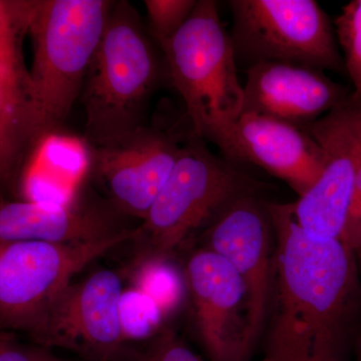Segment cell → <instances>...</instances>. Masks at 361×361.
Segmentation results:
<instances>
[{
    "label": "cell",
    "instance_id": "obj_20",
    "mask_svg": "<svg viewBox=\"0 0 361 361\" xmlns=\"http://www.w3.org/2000/svg\"><path fill=\"white\" fill-rule=\"evenodd\" d=\"M198 0H145L149 35L159 47L168 42L186 23Z\"/></svg>",
    "mask_w": 361,
    "mask_h": 361
},
{
    "label": "cell",
    "instance_id": "obj_9",
    "mask_svg": "<svg viewBox=\"0 0 361 361\" xmlns=\"http://www.w3.org/2000/svg\"><path fill=\"white\" fill-rule=\"evenodd\" d=\"M304 130L322 149L324 165L315 184L291 203L294 218L310 238L341 239L361 166V104L348 97Z\"/></svg>",
    "mask_w": 361,
    "mask_h": 361
},
{
    "label": "cell",
    "instance_id": "obj_24",
    "mask_svg": "<svg viewBox=\"0 0 361 361\" xmlns=\"http://www.w3.org/2000/svg\"><path fill=\"white\" fill-rule=\"evenodd\" d=\"M158 361H203L198 355H195L189 348H178L172 349L161 356Z\"/></svg>",
    "mask_w": 361,
    "mask_h": 361
},
{
    "label": "cell",
    "instance_id": "obj_28",
    "mask_svg": "<svg viewBox=\"0 0 361 361\" xmlns=\"http://www.w3.org/2000/svg\"><path fill=\"white\" fill-rule=\"evenodd\" d=\"M308 361H315V360H308Z\"/></svg>",
    "mask_w": 361,
    "mask_h": 361
},
{
    "label": "cell",
    "instance_id": "obj_12",
    "mask_svg": "<svg viewBox=\"0 0 361 361\" xmlns=\"http://www.w3.org/2000/svg\"><path fill=\"white\" fill-rule=\"evenodd\" d=\"M232 163L253 164L302 196L319 179L324 157L305 130L254 113L209 128L202 135Z\"/></svg>",
    "mask_w": 361,
    "mask_h": 361
},
{
    "label": "cell",
    "instance_id": "obj_21",
    "mask_svg": "<svg viewBox=\"0 0 361 361\" xmlns=\"http://www.w3.org/2000/svg\"><path fill=\"white\" fill-rule=\"evenodd\" d=\"M0 361H65L42 346L18 343L11 336H0Z\"/></svg>",
    "mask_w": 361,
    "mask_h": 361
},
{
    "label": "cell",
    "instance_id": "obj_25",
    "mask_svg": "<svg viewBox=\"0 0 361 361\" xmlns=\"http://www.w3.org/2000/svg\"><path fill=\"white\" fill-rule=\"evenodd\" d=\"M356 355H357V361H361V327L356 337Z\"/></svg>",
    "mask_w": 361,
    "mask_h": 361
},
{
    "label": "cell",
    "instance_id": "obj_22",
    "mask_svg": "<svg viewBox=\"0 0 361 361\" xmlns=\"http://www.w3.org/2000/svg\"><path fill=\"white\" fill-rule=\"evenodd\" d=\"M341 240L355 252L356 257L361 255V212L353 219L348 220L344 225Z\"/></svg>",
    "mask_w": 361,
    "mask_h": 361
},
{
    "label": "cell",
    "instance_id": "obj_27",
    "mask_svg": "<svg viewBox=\"0 0 361 361\" xmlns=\"http://www.w3.org/2000/svg\"><path fill=\"white\" fill-rule=\"evenodd\" d=\"M0 336H4V334H0Z\"/></svg>",
    "mask_w": 361,
    "mask_h": 361
},
{
    "label": "cell",
    "instance_id": "obj_6",
    "mask_svg": "<svg viewBox=\"0 0 361 361\" xmlns=\"http://www.w3.org/2000/svg\"><path fill=\"white\" fill-rule=\"evenodd\" d=\"M237 65L284 63L344 73L336 30L314 0H231Z\"/></svg>",
    "mask_w": 361,
    "mask_h": 361
},
{
    "label": "cell",
    "instance_id": "obj_2",
    "mask_svg": "<svg viewBox=\"0 0 361 361\" xmlns=\"http://www.w3.org/2000/svg\"><path fill=\"white\" fill-rule=\"evenodd\" d=\"M114 1H33L27 33L33 61L30 89L37 146L56 135L84 87Z\"/></svg>",
    "mask_w": 361,
    "mask_h": 361
},
{
    "label": "cell",
    "instance_id": "obj_16",
    "mask_svg": "<svg viewBox=\"0 0 361 361\" xmlns=\"http://www.w3.org/2000/svg\"><path fill=\"white\" fill-rule=\"evenodd\" d=\"M18 33L0 39V189L18 179L23 164L35 149V120L30 97V70Z\"/></svg>",
    "mask_w": 361,
    "mask_h": 361
},
{
    "label": "cell",
    "instance_id": "obj_11",
    "mask_svg": "<svg viewBox=\"0 0 361 361\" xmlns=\"http://www.w3.org/2000/svg\"><path fill=\"white\" fill-rule=\"evenodd\" d=\"M208 249L238 273L246 289L249 337L254 348L269 318L273 287L272 222L257 194L240 197L211 222Z\"/></svg>",
    "mask_w": 361,
    "mask_h": 361
},
{
    "label": "cell",
    "instance_id": "obj_7",
    "mask_svg": "<svg viewBox=\"0 0 361 361\" xmlns=\"http://www.w3.org/2000/svg\"><path fill=\"white\" fill-rule=\"evenodd\" d=\"M135 238V228L92 243L0 242V329L32 337L78 273Z\"/></svg>",
    "mask_w": 361,
    "mask_h": 361
},
{
    "label": "cell",
    "instance_id": "obj_10",
    "mask_svg": "<svg viewBox=\"0 0 361 361\" xmlns=\"http://www.w3.org/2000/svg\"><path fill=\"white\" fill-rule=\"evenodd\" d=\"M184 142L176 133L142 125L109 144L90 146L89 174L118 213L142 220L172 174Z\"/></svg>",
    "mask_w": 361,
    "mask_h": 361
},
{
    "label": "cell",
    "instance_id": "obj_19",
    "mask_svg": "<svg viewBox=\"0 0 361 361\" xmlns=\"http://www.w3.org/2000/svg\"><path fill=\"white\" fill-rule=\"evenodd\" d=\"M334 25L344 68L353 82L349 97L361 104V0H353L342 7Z\"/></svg>",
    "mask_w": 361,
    "mask_h": 361
},
{
    "label": "cell",
    "instance_id": "obj_17",
    "mask_svg": "<svg viewBox=\"0 0 361 361\" xmlns=\"http://www.w3.org/2000/svg\"><path fill=\"white\" fill-rule=\"evenodd\" d=\"M135 288L148 295L164 317L179 310L188 294L186 276L171 257L137 259L133 275Z\"/></svg>",
    "mask_w": 361,
    "mask_h": 361
},
{
    "label": "cell",
    "instance_id": "obj_15",
    "mask_svg": "<svg viewBox=\"0 0 361 361\" xmlns=\"http://www.w3.org/2000/svg\"><path fill=\"white\" fill-rule=\"evenodd\" d=\"M114 207L77 200L65 205L28 200L0 202V242L84 244L101 241L121 227Z\"/></svg>",
    "mask_w": 361,
    "mask_h": 361
},
{
    "label": "cell",
    "instance_id": "obj_14",
    "mask_svg": "<svg viewBox=\"0 0 361 361\" xmlns=\"http://www.w3.org/2000/svg\"><path fill=\"white\" fill-rule=\"evenodd\" d=\"M242 113L304 128L350 97L351 90L310 66L262 63L246 70Z\"/></svg>",
    "mask_w": 361,
    "mask_h": 361
},
{
    "label": "cell",
    "instance_id": "obj_13",
    "mask_svg": "<svg viewBox=\"0 0 361 361\" xmlns=\"http://www.w3.org/2000/svg\"><path fill=\"white\" fill-rule=\"evenodd\" d=\"M197 336L210 361H250L246 289L238 273L210 249L192 254L184 269Z\"/></svg>",
    "mask_w": 361,
    "mask_h": 361
},
{
    "label": "cell",
    "instance_id": "obj_3",
    "mask_svg": "<svg viewBox=\"0 0 361 361\" xmlns=\"http://www.w3.org/2000/svg\"><path fill=\"white\" fill-rule=\"evenodd\" d=\"M149 37L130 2L114 1L82 87L90 146L109 144L144 125L147 104L166 73Z\"/></svg>",
    "mask_w": 361,
    "mask_h": 361
},
{
    "label": "cell",
    "instance_id": "obj_4",
    "mask_svg": "<svg viewBox=\"0 0 361 361\" xmlns=\"http://www.w3.org/2000/svg\"><path fill=\"white\" fill-rule=\"evenodd\" d=\"M262 184L219 158L194 134L187 137L172 174L135 227L137 259L171 257L199 228L211 222L233 201L257 194Z\"/></svg>",
    "mask_w": 361,
    "mask_h": 361
},
{
    "label": "cell",
    "instance_id": "obj_18",
    "mask_svg": "<svg viewBox=\"0 0 361 361\" xmlns=\"http://www.w3.org/2000/svg\"><path fill=\"white\" fill-rule=\"evenodd\" d=\"M163 313L159 306L139 289H123L120 301V322L126 342L141 341L161 334Z\"/></svg>",
    "mask_w": 361,
    "mask_h": 361
},
{
    "label": "cell",
    "instance_id": "obj_5",
    "mask_svg": "<svg viewBox=\"0 0 361 361\" xmlns=\"http://www.w3.org/2000/svg\"><path fill=\"white\" fill-rule=\"evenodd\" d=\"M160 49L194 134L202 137L209 128L241 115L243 85L217 2L198 0L186 23Z\"/></svg>",
    "mask_w": 361,
    "mask_h": 361
},
{
    "label": "cell",
    "instance_id": "obj_1",
    "mask_svg": "<svg viewBox=\"0 0 361 361\" xmlns=\"http://www.w3.org/2000/svg\"><path fill=\"white\" fill-rule=\"evenodd\" d=\"M266 206L276 248L263 361H341L361 313L357 257L341 239L308 237L291 203Z\"/></svg>",
    "mask_w": 361,
    "mask_h": 361
},
{
    "label": "cell",
    "instance_id": "obj_26",
    "mask_svg": "<svg viewBox=\"0 0 361 361\" xmlns=\"http://www.w3.org/2000/svg\"><path fill=\"white\" fill-rule=\"evenodd\" d=\"M358 259H360V265H361V255L360 256V257H358Z\"/></svg>",
    "mask_w": 361,
    "mask_h": 361
},
{
    "label": "cell",
    "instance_id": "obj_8",
    "mask_svg": "<svg viewBox=\"0 0 361 361\" xmlns=\"http://www.w3.org/2000/svg\"><path fill=\"white\" fill-rule=\"evenodd\" d=\"M122 278L101 269L71 282L54 299L32 338L99 361H130L120 322Z\"/></svg>",
    "mask_w": 361,
    "mask_h": 361
},
{
    "label": "cell",
    "instance_id": "obj_23",
    "mask_svg": "<svg viewBox=\"0 0 361 361\" xmlns=\"http://www.w3.org/2000/svg\"><path fill=\"white\" fill-rule=\"evenodd\" d=\"M361 212V166L356 173L353 183V193H351L350 204L346 221L353 219Z\"/></svg>",
    "mask_w": 361,
    "mask_h": 361
}]
</instances>
